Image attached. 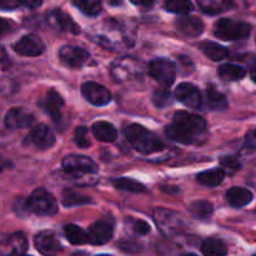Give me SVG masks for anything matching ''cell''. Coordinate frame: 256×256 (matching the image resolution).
Segmentation results:
<instances>
[{
  "instance_id": "obj_33",
  "label": "cell",
  "mask_w": 256,
  "mask_h": 256,
  "mask_svg": "<svg viewBox=\"0 0 256 256\" xmlns=\"http://www.w3.org/2000/svg\"><path fill=\"white\" fill-rule=\"evenodd\" d=\"M164 8L169 12H176V14L185 15L192 10V4L190 2H166Z\"/></svg>"
},
{
  "instance_id": "obj_23",
  "label": "cell",
  "mask_w": 256,
  "mask_h": 256,
  "mask_svg": "<svg viewBox=\"0 0 256 256\" xmlns=\"http://www.w3.org/2000/svg\"><path fill=\"white\" fill-rule=\"evenodd\" d=\"M224 178L225 172H222V169H210L198 174L196 180L199 184L204 185V186L215 188L222 184Z\"/></svg>"
},
{
  "instance_id": "obj_36",
  "label": "cell",
  "mask_w": 256,
  "mask_h": 256,
  "mask_svg": "<svg viewBox=\"0 0 256 256\" xmlns=\"http://www.w3.org/2000/svg\"><path fill=\"white\" fill-rule=\"evenodd\" d=\"M220 164L222 165L224 170L232 172H232H238V170H239V168H240L239 160H238L235 156H224V158H222V160H220ZM224 170H222V172H224Z\"/></svg>"
},
{
  "instance_id": "obj_35",
  "label": "cell",
  "mask_w": 256,
  "mask_h": 256,
  "mask_svg": "<svg viewBox=\"0 0 256 256\" xmlns=\"http://www.w3.org/2000/svg\"><path fill=\"white\" fill-rule=\"evenodd\" d=\"M154 104L159 108H164L170 104V92L168 88H162V89H158L154 92Z\"/></svg>"
},
{
  "instance_id": "obj_9",
  "label": "cell",
  "mask_w": 256,
  "mask_h": 256,
  "mask_svg": "<svg viewBox=\"0 0 256 256\" xmlns=\"http://www.w3.org/2000/svg\"><path fill=\"white\" fill-rule=\"evenodd\" d=\"M55 142V135L50 128L44 124H38L32 129L26 138L25 144L34 146L39 150H46L52 148Z\"/></svg>"
},
{
  "instance_id": "obj_14",
  "label": "cell",
  "mask_w": 256,
  "mask_h": 256,
  "mask_svg": "<svg viewBox=\"0 0 256 256\" xmlns=\"http://www.w3.org/2000/svg\"><path fill=\"white\" fill-rule=\"evenodd\" d=\"M59 58L70 68H82L89 60L90 54L85 49L75 45H65L59 50Z\"/></svg>"
},
{
  "instance_id": "obj_45",
  "label": "cell",
  "mask_w": 256,
  "mask_h": 256,
  "mask_svg": "<svg viewBox=\"0 0 256 256\" xmlns=\"http://www.w3.org/2000/svg\"><path fill=\"white\" fill-rule=\"evenodd\" d=\"M20 256H30V255H20Z\"/></svg>"
},
{
  "instance_id": "obj_40",
  "label": "cell",
  "mask_w": 256,
  "mask_h": 256,
  "mask_svg": "<svg viewBox=\"0 0 256 256\" xmlns=\"http://www.w3.org/2000/svg\"><path fill=\"white\" fill-rule=\"evenodd\" d=\"M12 30V24L6 19L0 18V35H4Z\"/></svg>"
},
{
  "instance_id": "obj_2",
  "label": "cell",
  "mask_w": 256,
  "mask_h": 256,
  "mask_svg": "<svg viewBox=\"0 0 256 256\" xmlns=\"http://www.w3.org/2000/svg\"><path fill=\"white\" fill-rule=\"evenodd\" d=\"M125 138L136 152L149 155L164 149L162 140L144 126L138 124H130L124 130Z\"/></svg>"
},
{
  "instance_id": "obj_4",
  "label": "cell",
  "mask_w": 256,
  "mask_h": 256,
  "mask_svg": "<svg viewBox=\"0 0 256 256\" xmlns=\"http://www.w3.org/2000/svg\"><path fill=\"white\" fill-rule=\"evenodd\" d=\"M250 32H252V26L248 22L232 19H220L215 24L214 29V34L219 39L229 40V42L248 39Z\"/></svg>"
},
{
  "instance_id": "obj_42",
  "label": "cell",
  "mask_w": 256,
  "mask_h": 256,
  "mask_svg": "<svg viewBox=\"0 0 256 256\" xmlns=\"http://www.w3.org/2000/svg\"><path fill=\"white\" fill-rule=\"evenodd\" d=\"M8 164H9V162H8V160L2 159V158H0V172H2V170L8 166Z\"/></svg>"
},
{
  "instance_id": "obj_43",
  "label": "cell",
  "mask_w": 256,
  "mask_h": 256,
  "mask_svg": "<svg viewBox=\"0 0 256 256\" xmlns=\"http://www.w3.org/2000/svg\"><path fill=\"white\" fill-rule=\"evenodd\" d=\"M182 256H196V255H194V254H184Z\"/></svg>"
},
{
  "instance_id": "obj_25",
  "label": "cell",
  "mask_w": 256,
  "mask_h": 256,
  "mask_svg": "<svg viewBox=\"0 0 256 256\" xmlns=\"http://www.w3.org/2000/svg\"><path fill=\"white\" fill-rule=\"evenodd\" d=\"M200 49L202 50V52L208 58H210L214 62H219V60L225 59L229 55V50L226 48L214 42H204L200 45Z\"/></svg>"
},
{
  "instance_id": "obj_12",
  "label": "cell",
  "mask_w": 256,
  "mask_h": 256,
  "mask_svg": "<svg viewBox=\"0 0 256 256\" xmlns=\"http://www.w3.org/2000/svg\"><path fill=\"white\" fill-rule=\"evenodd\" d=\"M46 22L52 28L56 29L58 32H72V34H79L80 28L74 20L60 9H52L46 14Z\"/></svg>"
},
{
  "instance_id": "obj_11",
  "label": "cell",
  "mask_w": 256,
  "mask_h": 256,
  "mask_svg": "<svg viewBox=\"0 0 256 256\" xmlns=\"http://www.w3.org/2000/svg\"><path fill=\"white\" fill-rule=\"evenodd\" d=\"M82 96L92 105L96 106H102L112 102V92L102 85L98 82H88L82 85Z\"/></svg>"
},
{
  "instance_id": "obj_21",
  "label": "cell",
  "mask_w": 256,
  "mask_h": 256,
  "mask_svg": "<svg viewBox=\"0 0 256 256\" xmlns=\"http://www.w3.org/2000/svg\"><path fill=\"white\" fill-rule=\"evenodd\" d=\"M92 132L94 136L100 142H112L116 140L118 132L116 128L108 122H96L92 124Z\"/></svg>"
},
{
  "instance_id": "obj_19",
  "label": "cell",
  "mask_w": 256,
  "mask_h": 256,
  "mask_svg": "<svg viewBox=\"0 0 256 256\" xmlns=\"http://www.w3.org/2000/svg\"><path fill=\"white\" fill-rule=\"evenodd\" d=\"M176 28L180 32L188 36H199L204 32V22L196 16H182L176 22Z\"/></svg>"
},
{
  "instance_id": "obj_28",
  "label": "cell",
  "mask_w": 256,
  "mask_h": 256,
  "mask_svg": "<svg viewBox=\"0 0 256 256\" xmlns=\"http://www.w3.org/2000/svg\"><path fill=\"white\" fill-rule=\"evenodd\" d=\"M112 182V185H114V188L122 190V192H135V194H140V192H146V188H145L142 182H136V180L129 179V178H119V179H114Z\"/></svg>"
},
{
  "instance_id": "obj_22",
  "label": "cell",
  "mask_w": 256,
  "mask_h": 256,
  "mask_svg": "<svg viewBox=\"0 0 256 256\" xmlns=\"http://www.w3.org/2000/svg\"><path fill=\"white\" fill-rule=\"evenodd\" d=\"M202 102H205L206 106L212 110H224L228 108L226 96L214 86H209L205 90Z\"/></svg>"
},
{
  "instance_id": "obj_27",
  "label": "cell",
  "mask_w": 256,
  "mask_h": 256,
  "mask_svg": "<svg viewBox=\"0 0 256 256\" xmlns=\"http://www.w3.org/2000/svg\"><path fill=\"white\" fill-rule=\"evenodd\" d=\"M62 202L64 206L72 208V206H80V205L90 204L92 199L89 196H85L82 192H78L75 190H64L62 196Z\"/></svg>"
},
{
  "instance_id": "obj_37",
  "label": "cell",
  "mask_w": 256,
  "mask_h": 256,
  "mask_svg": "<svg viewBox=\"0 0 256 256\" xmlns=\"http://www.w3.org/2000/svg\"><path fill=\"white\" fill-rule=\"evenodd\" d=\"M134 232L139 235H146L150 232V225L148 222H142V220H136L132 226Z\"/></svg>"
},
{
  "instance_id": "obj_6",
  "label": "cell",
  "mask_w": 256,
  "mask_h": 256,
  "mask_svg": "<svg viewBox=\"0 0 256 256\" xmlns=\"http://www.w3.org/2000/svg\"><path fill=\"white\" fill-rule=\"evenodd\" d=\"M62 169L68 174L80 176V175L96 174L98 165L90 158L84 156V155L72 154L62 159Z\"/></svg>"
},
{
  "instance_id": "obj_16",
  "label": "cell",
  "mask_w": 256,
  "mask_h": 256,
  "mask_svg": "<svg viewBox=\"0 0 256 256\" xmlns=\"http://www.w3.org/2000/svg\"><path fill=\"white\" fill-rule=\"evenodd\" d=\"M114 234L112 224L108 222H94L86 232L88 242L92 245H104L110 242Z\"/></svg>"
},
{
  "instance_id": "obj_38",
  "label": "cell",
  "mask_w": 256,
  "mask_h": 256,
  "mask_svg": "<svg viewBox=\"0 0 256 256\" xmlns=\"http://www.w3.org/2000/svg\"><path fill=\"white\" fill-rule=\"evenodd\" d=\"M22 6V2H15V0H0V9L12 10Z\"/></svg>"
},
{
  "instance_id": "obj_8",
  "label": "cell",
  "mask_w": 256,
  "mask_h": 256,
  "mask_svg": "<svg viewBox=\"0 0 256 256\" xmlns=\"http://www.w3.org/2000/svg\"><path fill=\"white\" fill-rule=\"evenodd\" d=\"M28 249V239L22 232L0 235V256L24 255Z\"/></svg>"
},
{
  "instance_id": "obj_18",
  "label": "cell",
  "mask_w": 256,
  "mask_h": 256,
  "mask_svg": "<svg viewBox=\"0 0 256 256\" xmlns=\"http://www.w3.org/2000/svg\"><path fill=\"white\" fill-rule=\"evenodd\" d=\"M34 122V116L32 112L28 110L22 109V108H12L5 115V126L10 130L14 129H22V128H26L32 124Z\"/></svg>"
},
{
  "instance_id": "obj_31",
  "label": "cell",
  "mask_w": 256,
  "mask_h": 256,
  "mask_svg": "<svg viewBox=\"0 0 256 256\" xmlns=\"http://www.w3.org/2000/svg\"><path fill=\"white\" fill-rule=\"evenodd\" d=\"M212 205L210 204L206 200H200V202H192V206H190V212L192 215L198 218H202V219H206L210 215L212 214Z\"/></svg>"
},
{
  "instance_id": "obj_13",
  "label": "cell",
  "mask_w": 256,
  "mask_h": 256,
  "mask_svg": "<svg viewBox=\"0 0 256 256\" xmlns=\"http://www.w3.org/2000/svg\"><path fill=\"white\" fill-rule=\"evenodd\" d=\"M175 98L192 109H200L202 106V96L200 90L190 82H182L176 86Z\"/></svg>"
},
{
  "instance_id": "obj_30",
  "label": "cell",
  "mask_w": 256,
  "mask_h": 256,
  "mask_svg": "<svg viewBox=\"0 0 256 256\" xmlns=\"http://www.w3.org/2000/svg\"><path fill=\"white\" fill-rule=\"evenodd\" d=\"M232 5L234 4L232 2H199V6L202 8V12L210 15L225 12Z\"/></svg>"
},
{
  "instance_id": "obj_41",
  "label": "cell",
  "mask_w": 256,
  "mask_h": 256,
  "mask_svg": "<svg viewBox=\"0 0 256 256\" xmlns=\"http://www.w3.org/2000/svg\"><path fill=\"white\" fill-rule=\"evenodd\" d=\"M135 5H142V6H152L154 5V2H132Z\"/></svg>"
},
{
  "instance_id": "obj_32",
  "label": "cell",
  "mask_w": 256,
  "mask_h": 256,
  "mask_svg": "<svg viewBox=\"0 0 256 256\" xmlns=\"http://www.w3.org/2000/svg\"><path fill=\"white\" fill-rule=\"evenodd\" d=\"M72 5L89 16H95L102 12V2H74Z\"/></svg>"
},
{
  "instance_id": "obj_5",
  "label": "cell",
  "mask_w": 256,
  "mask_h": 256,
  "mask_svg": "<svg viewBox=\"0 0 256 256\" xmlns=\"http://www.w3.org/2000/svg\"><path fill=\"white\" fill-rule=\"evenodd\" d=\"M142 72V65L138 59L132 56H122L116 59L112 64L110 74L118 82H129L136 79Z\"/></svg>"
},
{
  "instance_id": "obj_17",
  "label": "cell",
  "mask_w": 256,
  "mask_h": 256,
  "mask_svg": "<svg viewBox=\"0 0 256 256\" xmlns=\"http://www.w3.org/2000/svg\"><path fill=\"white\" fill-rule=\"evenodd\" d=\"M40 106L52 118L54 122H60L62 115V108H64V100L59 92H55V90L48 92L46 95L40 102Z\"/></svg>"
},
{
  "instance_id": "obj_10",
  "label": "cell",
  "mask_w": 256,
  "mask_h": 256,
  "mask_svg": "<svg viewBox=\"0 0 256 256\" xmlns=\"http://www.w3.org/2000/svg\"><path fill=\"white\" fill-rule=\"evenodd\" d=\"M34 244L38 252L44 256H56L62 252V245L59 238L50 230L38 232Z\"/></svg>"
},
{
  "instance_id": "obj_34",
  "label": "cell",
  "mask_w": 256,
  "mask_h": 256,
  "mask_svg": "<svg viewBox=\"0 0 256 256\" xmlns=\"http://www.w3.org/2000/svg\"><path fill=\"white\" fill-rule=\"evenodd\" d=\"M74 142L80 148H89L92 145L89 138V129L85 126H79L74 132Z\"/></svg>"
},
{
  "instance_id": "obj_7",
  "label": "cell",
  "mask_w": 256,
  "mask_h": 256,
  "mask_svg": "<svg viewBox=\"0 0 256 256\" xmlns=\"http://www.w3.org/2000/svg\"><path fill=\"white\" fill-rule=\"evenodd\" d=\"M149 74L159 84H162L164 88H168L174 82L176 68H175L174 62H172L170 60L159 58V59H154L149 64Z\"/></svg>"
},
{
  "instance_id": "obj_29",
  "label": "cell",
  "mask_w": 256,
  "mask_h": 256,
  "mask_svg": "<svg viewBox=\"0 0 256 256\" xmlns=\"http://www.w3.org/2000/svg\"><path fill=\"white\" fill-rule=\"evenodd\" d=\"M65 236L68 238L72 244L74 245H84L88 242L86 232L82 229V228L76 226L74 224H69L64 228Z\"/></svg>"
},
{
  "instance_id": "obj_20",
  "label": "cell",
  "mask_w": 256,
  "mask_h": 256,
  "mask_svg": "<svg viewBox=\"0 0 256 256\" xmlns=\"http://www.w3.org/2000/svg\"><path fill=\"white\" fill-rule=\"evenodd\" d=\"M252 192L245 188H232L225 195L228 204L234 208H242L249 205L252 202Z\"/></svg>"
},
{
  "instance_id": "obj_39",
  "label": "cell",
  "mask_w": 256,
  "mask_h": 256,
  "mask_svg": "<svg viewBox=\"0 0 256 256\" xmlns=\"http://www.w3.org/2000/svg\"><path fill=\"white\" fill-rule=\"evenodd\" d=\"M245 146H246V149H249L250 152H254L255 150V130L254 129L250 130L249 134L246 135Z\"/></svg>"
},
{
  "instance_id": "obj_1",
  "label": "cell",
  "mask_w": 256,
  "mask_h": 256,
  "mask_svg": "<svg viewBox=\"0 0 256 256\" xmlns=\"http://www.w3.org/2000/svg\"><path fill=\"white\" fill-rule=\"evenodd\" d=\"M208 129V122L200 115L189 112H178L172 122L168 125L165 134L169 139L182 144H192Z\"/></svg>"
},
{
  "instance_id": "obj_15",
  "label": "cell",
  "mask_w": 256,
  "mask_h": 256,
  "mask_svg": "<svg viewBox=\"0 0 256 256\" xmlns=\"http://www.w3.org/2000/svg\"><path fill=\"white\" fill-rule=\"evenodd\" d=\"M14 50L22 56H39L45 52V45L39 36L28 34L14 45Z\"/></svg>"
},
{
  "instance_id": "obj_24",
  "label": "cell",
  "mask_w": 256,
  "mask_h": 256,
  "mask_svg": "<svg viewBox=\"0 0 256 256\" xmlns=\"http://www.w3.org/2000/svg\"><path fill=\"white\" fill-rule=\"evenodd\" d=\"M202 252L204 256H225L228 254V248L222 240L209 238L202 242Z\"/></svg>"
},
{
  "instance_id": "obj_26",
  "label": "cell",
  "mask_w": 256,
  "mask_h": 256,
  "mask_svg": "<svg viewBox=\"0 0 256 256\" xmlns=\"http://www.w3.org/2000/svg\"><path fill=\"white\" fill-rule=\"evenodd\" d=\"M219 75L225 82H236V80L242 79L246 75V70L239 65L222 64L219 68Z\"/></svg>"
},
{
  "instance_id": "obj_44",
  "label": "cell",
  "mask_w": 256,
  "mask_h": 256,
  "mask_svg": "<svg viewBox=\"0 0 256 256\" xmlns=\"http://www.w3.org/2000/svg\"><path fill=\"white\" fill-rule=\"evenodd\" d=\"M96 256H112V255H105V254H102V255H96Z\"/></svg>"
},
{
  "instance_id": "obj_3",
  "label": "cell",
  "mask_w": 256,
  "mask_h": 256,
  "mask_svg": "<svg viewBox=\"0 0 256 256\" xmlns=\"http://www.w3.org/2000/svg\"><path fill=\"white\" fill-rule=\"evenodd\" d=\"M25 210L39 216H52L58 212L55 198L45 189H36L24 202Z\"/></svg>"
}]
</instances>
